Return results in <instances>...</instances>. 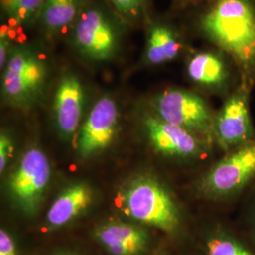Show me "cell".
Returning <instances> with one entry per match:
<instances>
[{"label": "cell", "mask_w": 255, "mask_h": 255, "mask_svg": "<svg viewBox=\"0 0 255 255\" xmlns=\"http://www.w3.org/2000/svg\"><path fill=\"white\" fill-rule=\"evenodd\" d=\"M208 40L228 55L241 80L255 84V0H216L200 20Z\"/></svg>", "instance_id": "6da1fadb"}, {"label": "cell", "mask_w": 255, "mask_h": 255, "mask_svg": "<svg viewBox=\"0 0 255 255\" xmlns=\"http://www.w3.org/2000/svg\"><path fill=\"white\" fill-rule=\"evenodd\" d=\"M119 205L128 218L158 229L170 237H182L184 218L182 209L164 183L150 176L128 182L119 195Z\"/></svg>", "instance_id": "7a4b0ae2"}, {"label": "cell", "mask_w": 255, "mask_h": 255, "mask_svg": "<svg viewBox=\"0 0 255 255\" xmlns=\"http://www.w3.org/2000/svg\"><path fill=\"white\" fill-rule=\"evenodd\" d=\"M255 183V139L223 153L195 182L199 198L216 203H234Z\"/></svg>", "instance_id": "3957f363"}, {"label": "cell", "mask_w": 255, "mask_h": 255, "mask_svg": "<svg viewBox=\"0 0 255 255\" xmlns=\"http://www.w3.org/2000/svg\"><path fill=\"white\" fill-rule=\"evenodd\" d=\"M46 56L34 46H13L9 61L2 70L1 92L10 106L29 108L42 97L48 77Z\"/></svg>", "instance_id": "277c9868"}, {"label": "cell", "mask_w": 255, "mask_h": 255, "mask_svg": "<svg viewBox=\"0 0 255 255\" xmlns=\"http://www.w3.org/2000/svg\"><path fill=\"white\" fill-rule=\"evenodd\" d=\"M151 106L159 119L214 145L215 112L201 95L182 88H168L155 96Z\"/></svg>", "instance_id": "5b68a950"}, {"label": "cell", "mask_w": 255, "mask_h": 255, "mask_svg": "<svg viewBox=\"0 0 255 255\" xmlns=\"http://www.w3.org/2000/svg\"><path fill=\"white\" fill-rule=\"evenodd\" d=\"M253 87L241 81L224 99L214 116V145L222 153L243 146L255 139V128L251 112Z\"/></svg>", "instance_id": "8992f818"}, {"label": "cell", "mask_w": 255, "mask_h": 255, "mask_svg": "<svg viewBox=\"0 0 255 255\" xmlns=\"http://www.w3.org/2000/svg\"><path fill=\"white\" fill-rule=\"evenodd\" d=\"M120 44V29L104 10L83 9L72 30V45L79 54L93 62H109L118 54Z\"/></svg>", "instance_id": "52a82bcc"}, {"label": "cell", "mask_w": 255, "mask_h": 255, "mask_svg": "<svg viewBox=\"0 0 255 255\" xmlns=\"http://www.w3.org/2000/svg\"><path fill=\"white\" fill-rule=\"evenodd\" d=\"M51 177L46 154L38 147H30L9 176L8 188L14 204L27 215L36 212Z\"/></svg>", "instance_id": "ba28073f"}, {"label": "cell", "mask_w": 255, "mask_h": 255, "mask_svg": "<svg viewBox=\"0 0 255 255\" xmlns=\"http://www.w3.org/2000/svg\"><path fill=\"white\" fill-rule=\"evenodd\" d=\"M144 126L155 150L180 162L202 160L215 147L190 131L159 119L154 114L146 116Z\"/></svg>", "instance_id": "9c48e42d"}, {"label": "cell", "mask_w": 255, "mask_h": 255, "mask_svg": "<svg viewBox=\"0 0 255 255\" xmlns=\"http://www.w3.org/2000/svg\"><path fill=\"white\" fill-rule=\"evenodd\" d=\"M234 66L232 59L222 51H200L189 58L186 74L194 84L225 99L242 81Z\"/></svg>", "instance_id": "30bf717a"}, {"label": "cell", "mask_w": 255, "mask_h": 255, "mask_svg": "<svg viewBox=\"0 0 255 255\" xmlns=\"http://www.w3.org/2000/svg\"><path fill=\"white\" fill-rule=\"evenodd\" d=\"M119 106L110 96L97 101L80 128L78 137L79 154L88 158L103 151L112 144L118 132Z\"/></svg>", "instance_id": "8fae6325"}, {"label": "cell", "mask_w": 255, "mask_h": 255, "mask_svg": "<svg viewBox=\"0 0 255 255\" xmlns=\"http://www.w3.org/2000/svg\"><path fill=\"white\" fill-rule=\"evenodd\" d=\"M197 255H255V245L235 220L221 219L206 225L197 241Z\"/></svg>", "instance_id": "7c38bea8"}, {"label": "cell", "mask_w": 255, "mask_h": 255, "mask_svg": "<svg viewBox=\"0 0 255 255\" xmlns=\"http://www.w3.org/2000/svg\"><path fill=\"white\" fill-rule=\"evenodd\" d=\"M84 106V89L72 72L62 74L55 92L53 113L59 131L65 137L74 135L80 127Z\"/></svg>", "instance_id": "4fadbf2b"}, {"label": "cell", "mask_w": 255, "mask_h": 255, "mask_svg": "<svg viewBox=\"0 0 255 255\" xmlns=\"http://www.w3.org/2000/svg\"><path fill=\"white\" fill-rule=\"evenodd\" d=\"M95 236L112 255H141L149 244V235L144 229L120 221L102 224Z\"/></svg>", "instance_id": "5bb4252c"}, {"label": "cell", "mask_w": 255, "mask_h": 255, "mask_svg": "<svg viewBox=\"0 0 255 255\" xmlns=\"http://www.w3.org/2000/svg\"><path fill=\"white\" fill-rule=\"evenodd\" d=\"M93 192L83 182L69 185L53 201L46 213V225L59 229L70 223L91 205Z\"/></svg>", "instance_id": "9a60e30c"}, {"label": "cell", "mask_w": 255, "mask_h": 255, "mask_svg": "<svg viewBox=\"0 0 255 255\" xmlns=\"http://www.w3.org/2000/svg\"><path fill=\"white\" fill-rule=\"evenodd\" d=\"M182 49V39L174 27L155 23L147 31L143 61L147 65L166 64L178 58Z\"/></svg>", "instance_id": "2e32d148"}, {"label": "cell", "mask_w": 255, "mask_h": 255, "mask_svg": "<svg viewBox=\"0 0 255 255\" xmlns=\"http://www.w3.org/2000/svg\"><path fill=\"white\" fill-rule=\"evenodd\" d=\"M83 10L82 0H45L38 21L48 36L72 26Z\"/></svg>", "instance_id": "e0dca14e"}, {"label": "cell", "mask_w": 255, "mask_h": 255, "mask_svg": "<svg viewBox=\"0 0 255 255\" xmlns=\"http://www.w3.org/2000/svg\"><path fill=\"white\" fill-rule=\"evenodd\" d=\"M45 0H0L2 12L20 26L37 22Z\"/></svg>", "instance_id": "ac0fdd59"}, {"label": "cell", "mask_w": 255, "mask_h": 255, "mask_svg": "<svg viewBox=\"0 0 255 255\" xmlns=\"http://www.w3.org/2000/svg\"><path fill=\"white\" fill-rule=\"evenodd\" d=\"M243 203L236 221L237 226L255 245V183L243 197Z\"/></svg>", "instance_id": "d6986e66"}, {"label": "cell", "mask_w": 255, "mask_h": 255, "mask_svg": "<svg viewBox=\"0 0 255 255\" xmlns=\"http://www.w3.org/2000/svg\"><path fill=\"white\" fill-rule=\"evenodd\" d=\"M122 15L129 18L137 16L148 0H108Z\"/></svg>", "instance_id": "ffe728a7"}, {"label": "cell", "mask_w": 255, "mask_h": 255, "mask_svg": "<svg viewBox=\"0 0 255 255\" xmlns=\"http://www.w3.org/2000/svg\"><path fill=\"white\" fill-rule=\"evenodd\" d=\"M13 152V143L7 132L0 135V172L3 173Z\"/></svg>", "instance_id": "44dd1931"}, {"label": "cell", "mask_w": 255, "mask_h": 255, "mask_svg": "<svg viewBox=\"0 0 255 255\" xmlns=\"http://www.w3.org/2000/svg\"><path fill=\"white\" fill-rule=\"evenodd\" d=\"M0 255H17V248L13 237L4 229L0 230Z\"/></svg>", "instance_id": "7402d4cb"}, {"label": "cell", "mask_w": 255, "mask_h": 255, "mask_svg": "<svg viewBox=\"0 0 255 255\" xmlns=\"http://www.w3.org/2000/svg\"><path fill=\"white\" fill-rule=\"evenodd\" d=\"M13 46H11V43L6 33L1 32L0 36V68L3 70L6 66V64L9 61V56L11 54Z\"/></svg>", "instance_id": "603a6c76"}, {"label": "cell", "mask_w": 255, "mask_h": 255, "mask_svg": "<svg viewBox=\"0 0 255 255\" xmlns=\"http://www.w3.org/2000/svg\"><path fill=\"white\" fill-rule=\"evenodd\" d=\"M166 255L165 254H164V253H159V254H156V255Z\"/></svg>", "instance_id": "cb8c5ba5"}, {"label": "cell", "mask_w": 255, "mask_h": 255, "mask_svg": "<svg viewBox=\"0 0 255 255\" xmlns=\"http://www.w3.org/2000/svg\"><path fill=\"white\" fill-rule=\"evenodd\" d=\"M186 1H193V0H186Z\"/></svg>", "instance_id": "d4e9b609"}]
</instances>
